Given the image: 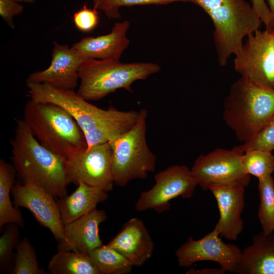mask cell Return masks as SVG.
<instances>
[{
    "instance_id": "6da1fadb",
    "label": "cell",
    "mask_w": 274,
    "mask_h": 274,
    "mask_svg": "<svg viewBox=\"0 0 274 274\" xmlns=\"http://www.w3.org/2000/svg\"><path fill=\"white\" fill-rule=\"evenodd\" d=\"M11 160L22 183L39 187L55 197L67 195L65 159L42 145L23 119L16 120Z\"/></svg>"
},
{
    "instance_id": "7a4b0ae2",
    "label": "cell",
    "mask_w": 274,
    "mask_h": 274,
    "mask_svg": "<svg viewBox=\"0 0 274 274\" xmlns=\"http://www.w3.org/2000/svg\"><path fill=\"white\" fill-rule=\"evenodd\" d=\"M274 115V88L241 77L223 102V119L242 143L255 135Z\"/></svg>"
},
{
    "instance_id": "3957f363",
    "label": "cell",
    "mask_w": 274,
    "mask_h": 274,
    "mask_svg": "<svg viewBox=\"0 0 274 274\" xmlns=\"http://www.w3.org/2000/svg\"><path fill=\"white\" fill-rule=\"evenodd\" d=\"M23 120L43 146L66 159L87 148L84 131L61 107L51 102L28 100Z\"/></svg>"
},
{
    "instance_id": "277c9868",
    "label": "cell",
    "mask_w": 274,
    "mask_h": 274,
    "mask_svg": "<svg viewBox=\"0 0 274 274\" xmlns=\"http://www.w3.org/2000/svg\"><path fill=\"white\" fill-rule=\"evenodd\" d=\"M210 16L217 61L225 66L244 39L260 29L262 23L252 5L245 0H192Z\"/></svg>"
},
{
    "instance_id": "5b68a950",
    "label": "cell",
    "mask_w": 274,
    "mask_h": 274,
    "mask_svg": "<svg viewBox=\"0 0 274 274\" xmlns=\"http://www.w3.org/2000/svg\"><path fill=\"white\" fill-rule=\"evenodd\" d=\"M153 63H122L113 59L83 60L80 67L77 93L87 101H97L118 89L132 92L131 84L157 73Z\"/></svg>"
},
{
    "instance_id": "8992f818",
    "label": "cell",
    "mask_w": 274,
    "mask_h": 274,
    "mask_svg": "<svg viewBox=\"0 0 274 274\" xmlns=\"http://www.w3.org/2000/svg\"><path fill=\"white\" fill-rule=\"evenodd\" d=\"M147 111L142 109L135 125L127 132L109 141L112 149V172L114 184L124 187L131 180L145 179L154 172L156 156L146 141Z\"/></svg>"
},
{
    "instance_id": "52a82bcc",
    "label": "cell",
    "mask_w": 274,
    "mask_h": 274,
    "mask_svg": "<svg viewBox=\"0 0 274 274\" xmlns=\"http://www.w3.org/2000/svg\"><path fill=\"white\" fill-rule=\"evenodd\" d=\"M27 96L35 101L57 105L70 114L84 133L124 116L122 111L111 106L104 110L88 102L74 90L58 88L47 83H26Z\"/></svg>"
},
{
    "instance_id": "ba28073f",
    "label": "cell",
    "mask_w": 274,
    "mask_h": 274,
    "mask_svg": "<svg viewBox=\"0 0 274 274\" xmlns=\"http://www.w3.org/2000/svg\"><path fill=\"white\" fill-rule=\"evenodd\" d=\"M243 152L237 146L231 149L217 148L195 160L191 172L203 190L215 187L243 186L246 187L251 176L242 163Z\"/></svg>"
},
{
    "instance_id": "9c48e42d",
    "label": "cell",
    "mask_w": 274,
    "mask_h": 274,
    "mask_svg": "<svg viewBox=\"0 0 274 274\" xmlns=\"http://www.w3.org/2000/svg\"><path fill=\"white\" fill-rule=\"evenodd\" d=\"M233 66L241 77L274 88V35L265 28L246 38L234 55Z\"/></svg>"
},
{
    "instance_id": "30bf717a",
    "label": "cell",
    "mask_w": 274,
    "mask_h": 274,
    "mask_svg": "<svg viewBox=\"0 0 274 274\" xmlns=\"http://www.w3.org/2000/svg\"><path fill=\"white\" fill-rule=\"evenodd\" d=\"M155 184L150 189L142 191L135 209L138 212L154 210L162 213L170 209V201L178 197L190 198L197 182L191 169L185 165H174L157 173Z\"/></svg>"
},
{
    "instance_id": "8fae6325",
    "label": "cell",
    "mask_w": 274,
    "mask_h": 274,
    "mask_svg": "<svg viewBox=\"0 0 274 274\" xmlns=\"http://www.w3.org/2000/svg\"><path fill=\"white\" fill-rule=\"evenodd\" d=\"M68 184L82 182L99 187L107 192L114 184L112 172V149L109 142L83 150L65 162Z\"/></svg>"
},
{
    "instance_id": "7c38bea8",
    "label": "cell",
    "mask_w": 274,
    "mask_h": 274,
    "mask_svg": "<svg viewBox=\"0 0 274 274\" xmlns=\"http://www.w3.org/2000/svg\"><path fill=\"white\" fill-rule=\"evenodd\" d=\"M242 250L236 246L224 242L214 229L202 238L189 237L176 251L180 266L189 267L200 261L216 262L225 272L235 273Z\"/></svg>"
},
{
    "instance_id": "4fadbf2b",
    "label": "cell",
    "mask_w": 274,
    "mask_h": 274,
    "mask_svg": "<svg viewBox=\"0 0 274 274\" xmlns=\"http://www.w3.org/2000/svg\"><path fill=\"white\" fill-rule=\"evenodd\" d=\"M11 193L16 208L28 209L41 225L51 232L58 243L61 241L64 225L55 197L30 184L16 183Z\"/></svg>"
},
{
    "instance_id": "5bb4252c",
    "label": "cell",
    "mask_w": 274,
    "mask_h": 274,
    "mask_svg": "<svg viewBox=\"0 0 274 274\" xmlns=\"http://www.w3.org/2000/svg\"><path fill=\"white\" fill-rule=\"evenodd\" d=\"M53 45L50 65L45 70L31 74L26 83H47L59 89L74 90L83 59L68 45L56 42Z\"/></svg>"
},
{
    "instance_id": "9a60e30c",
    "label": "cell",
    "mask_w": 274,
    "mask_h": 274,
    "mask_svg": "<svg viewBox=\"0 0 274 274\" xmlns=\"http://www.w3.org/2000/svg\"><path fill=\"white\" fill-rule=\"evenodd\" d=\"M245 188L237 185L209 189L217 201L219 211V218L214 229L227 240H236L243 230L241 214L245 207Z\"/></svg>"
},
{
    "instance_id": "2e32d148",
    "label": "cell",
    "mask_w": 274,
    "mask_h": 274,
    "mask_svg": "<svg viewBox=\"0 0 274 274\" xmlns=\"http://www.w3.org/2000/svg\"><path fill=\"white\" fill-rule=\"evenodd\" d=\"M107 219L105 211L95 210L73 222L64 224L63 235L58 243V250L72 251L89 255L103 245L99 233L100 224Z\"/></svg>"
},
{
    "instance_id": "e0dca14e",
    "label": "cell",
    "mask_w": 274,
    "mask_h": 274,
    "mask_svg": "<svg viewBox=\"0 0 274 274\" xmlns=\"http://www.w3.org/2000/svg\"><path fill=\"white\" fill-rule=\"evenodd\" d=\"M107 245L137 267L143 266L151 257L154 249L149 231L143 221L137 217L127 221Z\"/></svg>"
},
{
    "instance_id": "ac0fdd59",
    "label": "cell",
    "mask_w": 274,
    "mask_h": 274,
    "mask_svg": "<svg viewBox=\"0 0 274 274\" xmlns=\"http://www.w3.org/2000/svg\"><path fill=\"white\" fill-rule=\"evenodd\" d=\"M129 22L115 23L110 33L97 37H86L74 43L72 48L83 59H113L119 60L129 40L126 34Z\"/></svg>"
},
{
    "instance_id": "d6986e66",
    "label": "cell",
    "mask_w": 274,
    "mask_h": 274,
    "mask_svg": "<svg viewBox=\"0 0 274 274\" xmlns=\"http://www.w3.org/2000/svg\"><path fill=\"white\" fill-rule=\"evenodd\" d=\"M236 273L274 274V232L261 231L241 252Z\"/></svg>"
},
{
    "instance_id": "ffe728a7",
    "label": "cell",
    "mask_w": 274,
    "mask_h": 274,
    "mask_svg": "<svg viewBox=\"0 0 274 274\" xmlns=\"http://www.w3.org/2000/svg\"><path fill=\"white\" fill-rule=\"evenodd\" d=\"M108 197V192L103 189L79 183L72 194L59 198L57 201L64 225L91 213Z\"/></svg>"
},
{
    "instance_id": "44dd1931",
    "label": "cell",
    "mask_w": 274,
    "mask_h": 274,
    "mask_svg": "<svg viewBox=\"0 0 274 274\" xmlns=\"http://www.w3.org/2000/svg\"><path fill=\"white\" fill-rule=\"evenodd\" d=\"M16 170L13 164L0 160V228L8 223H14L23 227L24 221L22 214L13 205L10 192L14 185Z\"/></svg>"
},
{
    "instance_id": "7402d4cb",
    "label": "cell",
    "mask_w": 274,
    "mask_h": 274,
    "mask_svg": "<svg viewBox=\"0 0 274 274\" xmlns=\"http://www.w3.org/2000/svg\"><path fill=\"white\" fill-rule=\"evenodd\" d=\"M47 268L52 274H100L89 255L72 251L58 250Z\"/></svg>"
},
{
    "instance_id": "603a6c76",
    "label": "cell",
    "mask_w": 274,
    "mask_h": 274,
    "mask_svg": "<svg viewBox=\"0 0 274 274\" xmlns=\"http://www.w3.org/2000/svg\"><path fill=\"white\" fill-rule=\"evenodd\" d=\"M89 255L100 274H128L133 266L128 259L107 244L94 249Z\"/></svg>"
},
{
    "instance_id": "cb8c5ba5",
    "label": "cell",
    "mask_w": 274,
    "mask_h": 274,
    "mask_svg": "<svg viewBox=\"0 0 274 274\" xmlns=\"http://www.w3.org/2000/svg\"><path fill=\"white\" fill-rule=\"evenodd\" d=\"M139 116V111H128L124 117L86 132L87 148L109 142L113 138L127 132L135 125Z\"/></svg>"
},
{
    "instance_id": "d4e9b609",
    "label": "cell",
    "mask_w": 274,
    "mask_h": 274,
    "mask_svg": "<svg viewBox=\"0 0 274 274\" xmlns=\"http://www.w3.org/2000/svg\"><path fill=\"white\" fill-rule=\"evenodd\" d=\"M258 217L265 233L274 232V179L272 176L258 180Z\"/></svg>"
},
{
    "instance_id": "484cf974",
    "label": "cell",
    "mask_w": 274,
    "mask_h": 274,
    "mask_svg": "<svg viewBox=\"0 0 274 274\" xmlns=\"http://www.w3.org/2000/svg\"><path fill=\"white\" fill-rule=\"evenodd\" d=\"M242 163L245 173L258 180L272 176L274 172V155L272 152L253 149L243 153Z\"/></svg>"
},
{
    "instance_id": "4316f807",
    "label": "cell",
    "mask_w": 274,
    "mask_h": 274,
    "mask_svg": "<svg viewBox=\"0 0 274 274\" xmlns=\"http://www.w3.org/2000/svg\"><path fill=\"white\" fill-rule=\"evenodd\" d=\"M12 274H45V270L39 266L35 248L28 238L21 239L16 248Z\"/></svg>"
},
{
    "instance_id": "83f0119b",
    "label": "cell",
    "mask_w": 274,
    "mask_h": 274,
    "mask_svg": "<svg viewBox=\"0 0 274 274\" xmlns=\"http://www.w3.org/2000/svg\"><path fill=\"white\" fill-rule=\"evenodd\" d=\"M5 226L0 237V272H9L14 258L13 249L16 248L20 242L19 226L14 223Z\"/></svg>"
},
{
    "instance_id": "f1b7e54d",
    "label": "cell",
    "mask_w": 274,
    "mask_h": 274,
    "mask_svg": "<svg viewBox=\"0 0 274 274\" xmlns=\"http://www.w3.org/2000/svg\"><path fill=\"white\" fill-rule=\"evenodd\" d=\"M237 147L243 153L253 149L274 150V115L251 140Z\"/></svg>"
},
{
    "instance_id": "f546056e",
    "label": "cell",
    "mask_w": 274,
    "mask_h": 274,
    "mask_svg": "<svg viewBox=\"0 0 274 274\" xmlns=\"http://www.w3.org/2000/svg\"><path fill=\"white\" fill-rule=\"evenodd\" d=\"M191 2L192 0H105L98 7L110 19H117L121 17L119 8L123 6H132L142 5H166L173 2Z\"/></svg>"
},
{
    "instance_id": "4dcf8cb0",
    "label": "cell",
    "mask_w": 274,
    "mask_h": 274,
    "mask_svg": "<svg viewBox=\"0 0 274 274\" xmlns=\"http://www.w3.org/2000/svg\"><path fill=\"white\" fill-rule=\"evenodd\" d=\"M73 21L80 31L89 32L94 29L98 24V13L97 9H91L84 5L81 9L75 13Z\"/></svg>"
},
{
    "instance_id": "1f68e13d",
    "label": "cell",
    "mask_w": 274,
    "mask_h": 274,
    "mask_svg": "<svg viewBox=\"0 0 274 274\" xmlns=\"http://www.w3.org/2000/svg\"><path fill=\"white\" fill-rule=\"evenodd\" d=\"M23 7L14 0H0V15L9 25L14 28L13 17L21 13Z\"/></svg>"
},
{
    "instance_id": "d6a6232c",
    "label": "cell",
    "mask_w": 274,
    "mask_h": 274,
    "mask_svg": "<svg viewBox=\"0 0 274 274\" xmlns=\"http://www.w3.org/2000/svg\"><path fill=\"white\" fill-rule=\"evenodd\" d=\"M251 5L260 19L267 27L272 20V15L265 0H251Z\"/></svg>"
},
{
    "instance_id": "836d02e7",
    "label": "cell",
    "mask_w": 274,
    "mask_h": 274,
    "mask_svg": "<svg viewBox=\"0 0 274 274\" xmlns=\"http://www.w3.org/2000/svg\"><path fill=\"white\" fill-rule=\"evenodd\" d=\"M226 272L221 267L217 268H204L201 269H196L193 268L188 269L187 274H224Z\"/></svg>"
},
{
    "instance_id": "e575fe53",
    "label": "cell",
    "mask_w": 274,
    "mask_h": 274,
    "mask_svg": "<svg viewBox=\"0 0 274 274\" xmlns=\"http://www.w3.org/2000/svg\"><path fill=\"white\" fill-rule=\"evenodd\" d=\"M266 3L272 15V19L274 18V0H266Z\"/></svg>"
},
{
    "instance_id": "d590c367",
    "label": "cell",
    "mask_w": 274,
    "mask_h": 274,
    "mask_svg": "<svg viewBox=\"0 0 274 274\" xmlns=\"http://www.w3.org/2000/svg\"><path fill=\"white\" fill-rule=\"evenodd\" d=\"M265 28L270 31L274 35V18H272L269 25L267 27H265Z\"/></svg>"
},
{
    "instance_id": "8d00e7d4",
    "label": "cell",
    "mask_w": 274,
    "mask_h": 274,
    "mask_svg": "<svg viewBox=\"0 0 274 274\" xmlns=\"http://www.w3.org/2000/svg\"><path fill=\"white\" fill-rule=\"evenodd\" d=\"M105 0H92L94 8L97 9L98 7L101 4V3Z\"/></svg>"
}]
</instances>
